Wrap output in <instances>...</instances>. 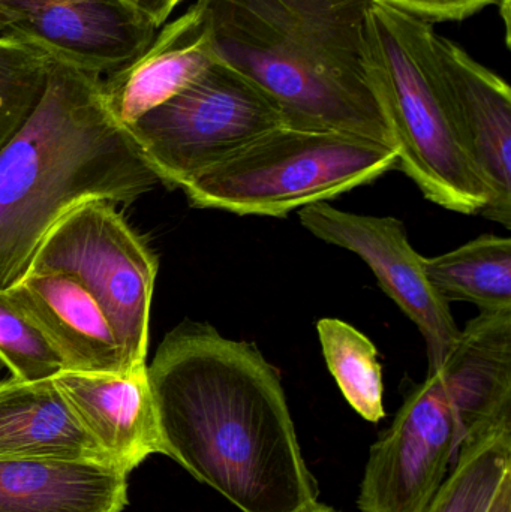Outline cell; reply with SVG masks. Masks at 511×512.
I'll return each mask as SVG.
<instances>
[{"label": "cell", "instance_id": "1", "mask_svg": "<svg viewBox=\"0 0 511 512\" xmlns=\"http://www.w3.org/2000/svg\"><path fill=\"white\" fill-rule=\"evenodd\" d=\"M165 456L242 512H309L303 460L278 370L254 343L185 322L147 364Z\"/></svg>", "mask_w": 511, "mask_h": 512}, {"label": "cell", "instance_id": "2", "mask_svg": "<svg viewBox=\"0 0 511 512\" xmlns=\"http://www.w3.org/2000/svg\"><path fill=\"white\" fill-rule=\"evenodd\" d=\"M372 0H195L216 60L263 90L285 126L395 146L372 65Z\"/></svg>", "mask_w": 511, "mask_h": 512}, {"label": "cell", "instance_id": "3", "mask_svg": "<svg viewBox=\"0 0 511 512\" xmlns=\"http://www.w3.org/2000/svg\"><path fill=\"white\" fill-rule=\"evenodd\" d=\"M158 183L108 110L102 75L53 60L41 98L0 143V291L66 213L89 201L131 206Z\"/></svg>", "mask_w": 511, "mask_h": 512}, {"label": "cell", "instance_id": "4", "mask_svg": "<svg viewBox=\"0 0 511 512\" xmlns=\"http://www.w3.org/2000/svg\"><path fill=\"white\" fill-rule=\"evenodd\" d=\"M398 168L393 147L357 135L281 126L182 189L198 209L285 218Z\"/></svg>", "mask_w": 511, "mask_h": 512}, {"label": "cell", "instance_id": "5", "mask_svg": "<svg viewBox=\"0 0 511 512\" xmlns=\"http://www.w3.org/2000/svg\"><path fill=\"white\" fill-rule=\"evenodd\" d=\"M369 47L395 138L398 168L437 206L462 215H483L491 194L456 137L420 54L413 15L372 3Z\"/></svg>", "mask_w": 511, "mask_h": 512}, {"label": "cell", "instance_id": "6", "mask_svg": "<svg viewBox=\"0 0 511 512\" xmlns=\"http://www.w3.org/2000/svg\"><path fill=\"white\" fill-rule=\"evenodd\" d=\"M281 126L275 102L216 60L179 95L126 129L159 183L183 189Z\"/></svg>", "mask_w": 511, "mask_h": 512}, {"label": "cell", "instance_id": "7", "mask_svg": "<svg viewBox=\"0 0 511 512\" xmlns=\"http://www.w3.org/2000/svg\"><path fill=\"white\" fill-rule=\"evenodd\" d=\"M30 267L75 277L110 322L126 373L146 369L158 258L116 206L89 201L66 213L48 231Z\"/></svg>", "mask_w": 511, "mask_h": 512}, {"label": "cell", "instance_id": "8", "mask_svg": "<svg viewBox=\"0 0 511 512\" xmlns=\"http://www.w3.org/2000/svg\"><path fill=\"white\" fill-rule=\"evenodd\" d=\"M413 30L456 137L491 194L483 216L510 228V86L429 21L413 15Z\"/></svg>", "mask_w": 511, "mask_h": 512}, {"label": "cell", "instance_id": "9", "mask_svg": "<svg viewBox=\"0 0 511 512\" xmlns=\"http://www.w3.org/2000/svg\"><path fill=\"white\" fill-rule=\"evenodd\" d=\"M459 447L458 423L443 382L438 372H428L372 445L360 511L425 512Z\"/></svg>", "mask_w": 511, "mask_h": 512}, {"label": "cell", "instance_id": "10", "mask_svg": "<svg viewBox=\"0 0 511 512\" xmlns=\"http://www.w3.org/2000/svg\"><path fill=\"white\" fill-rule=\"evenodd\" d=\"M299 219L317 239L347 249L368 264L383 291L425 337L428 372L437 370L458 342L461 328L450 303L429 282L425 256L408 242L405 225L389 216L344 212L329 203L303 207Z\"/></svg>", "mask_w": 511, "mask_h": 512}, {"label": "cell", "instance_id": "11", "mask_svg": "<svg viewBox=\"0 0 511 512\" xmlns=\"http://www.w3.org/2000/svg\"><path fill=\"white\" fill-rule=\"evenodd\" d=\"M158 30L125 0H0V35L102 77L143 53Z\"/></svg>", "mask_w": 511, "mask_h": 512}, {"label": "cell", "instance_id": "12", "mask_svg": "<svg viewBox=\"0 0 511 512\" xmlns=\"http://www.w3.org/2000/svg\"><path fill=\"white\" fill-rule=\"evenodd\" d=\"M53 381L111 465L129 475L147 457L164 454L147 367L129 373L60 372Z\"/></svg>", "mask_w": 511, "mask_h": 512}, {"label": "cell", "instance_id": "13", "mask_svg": "<svg viewBox=\"0 0 511 512\" xmlns=\"http://www.w3.org/2000/svg\"><path fill=\"white\" fill-rule=\"evenodd\" d=\"M8 291L56 349L63 372L126 373L110 322L71 274L30 267Z\"/></svg>", "mask_w": 511, "mask_h": 512}, {"label": "cell", "instance_id": "14", "mask_svg": "<svg viewBox=\"0 0 511 512\" xmlns=\"http://www.w3.org/2000/svg\"><path fill=\"white\" fill-rule=\"evenodd\" d=\"M434 372L455 412L461 445L510 423L511 310L471 319Z\"/></svg>", "mask_w": 511, "mask_h": 512}, {"label": "cell", "instance_id": "15", "mask_svg": "<svg viewBox=\"0 0 511 512\" xmlns=\"http://www.w3.org/2000/svg\"><path fill=\"white\" fill-rule=\"evenodd\" d=\"M215 62L200 14L191 5L176 20L167 21L143 53L102 77L108 110L129 128L179 95Z\"/></svg>", "mask_w": 511, "mask_h": 512}, {"label": "cell", "instance_id": "16", "mask_svg": "<svg viewBox=\"0 0 511 512\" xmlns=\"http://www.w3.org/2000/svg\"><path fill=\"white\" fill-rule=\"evenodd\" d=\"M128 474L96 460H0V512H122Z\"/></svg>", "mask_w": 511, "mask_h": 512}, {"label": "cell", "instance_id": "17", "mask_svg": "<svg viewBox=\"0 0 511 512\" xmlns=\"http://www.w3.org/2000/svg\"><path fill=\"white\" fill-rule=\"evenodd\" d=\"M11 459L110 463L81 429L53 379L0 381V460Z\"/></svg>", "mask_w": 511, "mask_h": 512}, {"label": "cell", "instance_id": "18", "mask_svg": "<svg viewBox=\"0 0 511 512\" xmlns=\"http://www.w3.org/2000/svg\"><path fill=\"white\" fill-rule=\"evenodd\" d=\"M435 291L450 301H468L482 312L511 310V240L486 234L447 254L425 258Z\"/></svg>", "mask_w": 511, "mask_h": 512}, {"label": "cell", "instance_id": "19", "mask_svg": "<svg viewBox=\"0 0 511 512\" xmlns=\"http://www.w3.org/2000/svg\"><path fill=\"white\" fill-rule=\"evenodd\" d=\"M458 454L425 512H491L511 478V421L465 441Z\"/></svg>", "mask_w": 511, "mask_h": 512}, {"label": "cell", "instance_id": "20", "mask_svg": "<svg viewBox=\"0 0 511 512\" xmlns=\"http://www.w3.org/2000/svg\"><path fill=\"white\" fill-rule=\"evenodd\" d=\"M317 331L327 367L351 408L371 423L383 420V367L374 343L338 318L320 319Z\"/></svg>", "mask_w": 511, "mask_h": 512}, {"label": "cell", "instance_id": "21", "mask_svg": "<svg viewBox=\"0 0 511 512\" xmlns=\"http://www.w3.org/2000/svg\"><path fill=\"white\" fill-rule=\"evenodd\" d=\"M51 62L50 56L33 45L0 35V143L41 98Z\"/></svg>", "mask_w": 511, "mask_h": 512}, {"label": "cell", "instance_id": "22", "mask_svg": "<svg viewBox=\"0 0 511 512\" xmlns=\"http://www.w3.org/2000/svg\"><path fill=\"white\" fill-rule=\"evenodd\" d=\"M0 361L21 381H44L63 372L56 349L8 289L0 291Z\"/></svg>", "mask_w": 511, "mask_h": 512}, {"label": "cell", "instance_id": "23", "mask_svg": "<svg viewBox=\"0 0 511 512\" xmlns=\"http://www.w3.org/2000/svg\"><path fill=\"white\" fill-rule=\"evenodd\" d=\"M416 15L429 23L464 21L488 6H498L501 0H372Z\"/></svg>", "mask_w": 511, "mask_h": 512}, {"label": "cell", "instance_id": "24", "mask_svg": "<svg viewBox=\"0 0 511 512\" xmlns=\"http://www.w3.org/2000/svg\"><path fill=\"white\" fill-rule=\"evenodd\" d=\"M183 0H147L143 9L158 29H161L167 23L174 9L182 3Z\"/></svg>", "mask_w": 511, "mask_h": 512}, {"label": "cell", "instance_id": "25", "mask_svg": "<svg viewBox=\"0 0 511 512\" xmlns=\"http://www.w3.org/2000/svg\"><path fill=\"white\" fill-rule=\"evenodd\" d=\"M491 512H511V478L504 483Z\"/></svg>", "mask_w": 511, "mask_h": 512}, {"label": "cell", "instance_id": "26", "mask_svg": "<svg viewBox=\"0 0 511 512\" xmlns=\"http://www.w3.org/2000/svg\"><path fill=\"white\" fill-rule=\"evenodd\" d=\"M309 512H338V511H335V510H332V508H329V507H324V505H318V507H315L314 510L312 511H309Z\"/></svg>", "mask_w": 511, "mask_h": 512}, {"label": "cell", "instance_id": "27", "mask_svg": "<svg viewBox=\"0 0 511 512\" xmlns=\"http://www.w3.org/2000/svg\"><path fill=\"white\" fill-rule=\"evenodd\" d=\"M125 2L132 3V5L140 6L141 9H143L144 3L147 2V0H125Z\"/></svg>", "mask_w": 511, "mask_h": 512}]
</instances>
